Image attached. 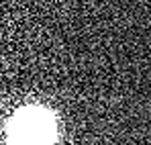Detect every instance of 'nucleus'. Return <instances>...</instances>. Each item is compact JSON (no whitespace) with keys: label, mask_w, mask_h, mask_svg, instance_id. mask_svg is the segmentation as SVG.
I'll use <instances>...</instances> for the list:
<instances>
[{"label":"nucleus","mask_w":151,"mask_h":145,"mask_svg":"<svg viewBox=\"0 0 151 145\" xmlns=\"http://www.w3.org/2000/svg\"><path fill=\"white\" fill-rule=\"evenodd\" d=\"M12 145H51L55 139V123L41 108L21 110L10 125Z\"/></svg>","instance_id":"f257e3e1"}]
</instances>
